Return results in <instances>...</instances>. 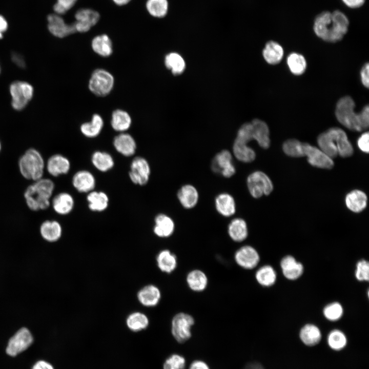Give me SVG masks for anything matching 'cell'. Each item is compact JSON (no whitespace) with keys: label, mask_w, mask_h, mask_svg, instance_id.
Segmentation results:
<instances>
[{"label":"cell","mask_w":369,"mask_h":369,"mask_svg":"<svg viewBox=\"0 0 369 369\" xmlns=\"http://www.w3.org/2000/svg\"><path fill=\"white\" fill-rule=\"evenodd\" d=\"M131 122V118L126 111L117 109L113 112L111 125L115 131L124 132L130 128Z\"/></svg>","instance_id":"34"},{"label":"cell","mask_w":369,"mask_h":369,"mask_svg":"<svg viewBox=\"0 0 369 369\" xmlns=\"http://www.w3.org/2000/svg\"><path fill=\"white\" fill-rule=\"evenodd\" d=\"M156 261L159 269L162 272L170 273L177 266V258L168 250H164L158 254Z\"/></svg>","instance_id":"37"},{"label":"cell","mask_w":369,"mask_h":369,"mask_svg":"<svg viewBox=\"0 0 369 369\" xmlns=\"http://www.w3.org/2000/svg\"><path fill=\"white\" fill-rule=\"evenodd\" d=\"M52 203L55 212L62 215L71 213L74 206L73 196L67 192H62L56 195L53 199Z\"/></svg>","instance_id":"25"},{"label":"cell","mask_w":369,"mask_h":369,"mask_svg":"<svg viewBox=\"0 0 369 369\" xmlns=\"http://www.w3.org/2000/svg\"><path fill=\"white\" fill-rule=\"evenodd\" d=\"M72 183L78 192L88 194L94 190L96 186V179L91 172L81 170L74 174Z\"/></svg>","instance_id":"17"},{"label":"cell","mask_w":369,"mask_h":369,"mask_svg":"<svg viewBox=\"0 0 369 369\" xmlns=\"http://www.w3.org/2000/svg\"><path fill=\"white\" fill-rule=\"evenodd\" d=\"M177 195L180 204L187 209L194 208L198 201V192L196 188L191 184H187L182 186Z\"/></svg>","instance_id":"22"},{"label":"cell","mask_w":369,"mask_h":369,"mask_svg":"<svg viewBox=\"0 0 369 369\" xmlns=\"http://www.w3.org/2000/svg\"><path fill=\"white\" fill-rule=\"evenodd\" d=\"M215 208L220 215L224 217L233 215L236 212V203L233 197L229 193L219 194L215 200Z\"/></svg>","instance_id":"24"},{"label":"cell","mask_w":369,"mask_h":369,"mask_svg":"<svg viewBox=\"0 0 369 369\" xmlns=\"http://www.w3.org/2000/svg\"><path fill=\"white\" fill-rule=\"evenodd\" d=\"M11 58L12 61L20 68H25V61L22 55L17 53H13L11 54Z\"/></svg>","instance_id":"54"},{"label":"cell","mask_w":369,"mask_h":369,"mask_svg":"<svg viewBox=\"0 0 369 369\" xmlns=\"http://www.w3.org/2000/svg\"><path fill=\"white\" fill-rule=\"evenodd\" d=\"M91 162L93 166L101 172H106L112 169L114 161L112 155L105 151H96L91 156Z\"/></svg>","instance_id":"31"},{"label":"cell","mask_w":369,"mask_h":369,"mask_svg":"<svg viewBox=\"0 0 369 369\" xmlns=\"http://www.w3.org/2000/svg\"><path fill=\"white\" fill-rule=\"evenodd\" d=\"M299 336L302 342L308 346H313L318 344L321 338L319 329L315 325L307 324L300 331Z\"/></svg>","instance_id":"33"},{"label":"cell","mask_w":369,"mask_h":369,"mask_svg":"<svg viewBox=\"0 0 369 369\" xmlns=\"http://www.w3.org/2000/svg\"><path fill=\"white\" fill-rule=\"evenodd\" d=\"M113 144L117 152L126 157L133 155L137 148L134 138L130 134L124 132L114 137Z\"/></svg>","instance_id":"18"},{"label":"cell","mask_w":369,"mask_h":369,"mask_svg":"<svg viewBox=\"0 0 369 369\" xmlns=\"http://www.w3.org/2000/svg\"><path fill=\"white\" fill-rule=\"evenodd\" d=\"M114 84V77L109 72L98 69L92 73L88 87L94 94L98 96H105L110 93Z\"/></svg>","instance_id":"5"},{"label":"cell","mask_w":369,"mask_h":369,"mask_svg":"<svg viewBox=\"0 0 369 369\" xmlns=\"http://www.w3.org/2000/svg\"><path fill=\"white\" fill-rule=\"evenodd\" d=\"M189 369H210V367L204 361L197 360L191 363Z\"/></svg>","instance_id":"55"},{"label":"cell","mask_w":369,"mask_h":369,"mask_svg":"<svg viewBox=\"0 0 369 369\" xmlns=\"http://www.w3.org/2000/svg\"><path fill=\"white\" fill-rule=\"evenodd\" d=\"M150 173V166L146 159L141 156H136L133 159L129 176L134 184L139 186L146 184L149 181Z\"/></svg>","instance_id":"9"},{"label":"cell","mask_w":369,"mask_h":369,"mask_svg":"<svg viewBox=\"0 0 369 369\" xmlns=\"http://www.w3.org/2000/svg\"><path fill=\"white\" fill-rule=\"evenodd\" d=\"M255 277L257 282L263 286H270L276 280V273L270 265H266L260 268L256 272Z\"/></svg>","instance_id":"42"},{"label":"cell","mask_w":369,"mask_h":369,"mask_svg":"<svg viewBox=\"0 0 369 369\" xmlns=\"http://www.w3.org/2000/svg\"><path fill=\"white\" fill-rule=\"evenodd\" d=\"M304 156H306L309 163L312 166L321 169H330L334 165V161L330 157L320 149L303 142Z\"/></svg>","instance_id":"13"},{"label":"cell","mask_w":369,"mask_h":369,"mask_svg":"<svg viewBox=\"0 0 369 369\" xmlns=\"http://www.w3.org/2000/svg\"><path fill=\"white\" fill-rule=\"evenodd\" d=\"M234 258L238 265L248 270L256 267L260 259L257 251L250 245H244L237 250Z\"/></svg>","instance_id":"16"},{"label":"cell","mask_w":369,"mask_h":369,"mask_svg":"<svg viewBox=\"0 0 369 369\" xmlns=\"http://www.w3.org/2000/svg\"><path fill=\"white\" fill-rule=\"evenodd\" d=\"M369 65L366 63L361 68L360 71L361 81L362 85L368 88L369 86Z\"/></svg>","instance_id":"52"},{"label":"cell","mask_w":369,"mask_h":369,"mask_svg":"<svg viewBox=\"0 0 369 369\" xmlns=\"http://www.w3.org/2000/svg\"><path fill=\"white\" fill-rule=\"evenodd\" d=\"M146 7L151 16L156 18H162L168 12L169 3L168 0H147Z\"/></svg>","instance_id":"41"},{"label":"cell","mask_w":369,"mask_h":369,"mask_svg":"<svg viewBox=\"0 0 369 369\" xmlns=\"http://www.w3.org/2000/svg\"><path fill=\"white\" fill-rule=\"evenodd\" d=\"M10 93L13 108L16 110H21L32 98L33 88L27 82L16 81L10 85Z\"/></svg>","instance_id":"8"},{"label":"cell","mask_w":369,"mask_h":369,"mask_svg":"<svg viewBox=\"0 0 369 369\" xmlns=\"http://www.w3.org/2000/svg\"><path fill=\"white\" fill-rule=\"evenodd\" d=\"M1 142H0V151H1Z\"/></svg>","instance_id":"60"},{"label":"cell","mask_w":369,"mask_h":369,"mask_svg":"<svg viewBox=\"0 0 369 369\" xmlns=\"http://www.w3.org/2000/svg\"><path fill=\"white\" fill-rule=\"evenodd\" d=\"M355 276L359 281H368L369 263L365 260L358 262L355 271Z\"/></svg>","instance_id":"49"},{"label":"cell","mask_w":369,"mask_h":369,"mask_svg":"<svg viewBox=\"0 0 369 369\" xmlns=\"http://www.w3.org/2000/svg\"><path fill=\"white\" fill-rule=\"evenodd\" d=\"M341 129L333 127L320 134L317 138L320 149L331 158L337 156V144Z\"/></svg>","instance_id":"11"},{"label":"cell","mask_w":369,"mask_h":369,"mask_svg":"<svg viewBox=\"0 0 369 369\" xmlns=\"http://www.w3.org/2000/svg\"><path fill=\"white\" fill-rule=\"evenodd\" d=\"M286 63L290 71L295 75L302 74L306 69L307 64L304 57L296 52L288 55Z\"/></svg>","instance_id":"40"},{"label":"cell","mask_w":369,"mask_h":369,"mask_svg":"<svg viewBox=\"0 0 369 369\" xmlns=\"http://www.w3.org/2000/svg\"><path fill=\"white\" fill-rule=\"evenodd\" d=\"M343 308L338 302H333L327 304L323 309L324 317L329 320H339L343 315Z\"/></svg>","instance_id":"47"},{"label":"cell","mask_w":369,"mask_h":369,"mask_svg":"<svg viewBox=\"0 0 369 369\" xmlns=\"http://www.w3.org/2000/svg\"><path fill=\"white\" fill-rule=\"evenodd\" d=\"M77 0H57L53 6L56 14L61 15L66 13L76 3Z\"/></svg>","instance_id":"50"},{"label":"cell","mask_w":369,"mask_h":369,"mask_svg":"<svg viewBox=\"0 0 369 369\" xmlns=\"http://www.w3.org/2000/svg\"><path fill=\"white\" fill-rule=\"evenodd\" d=\"M280 266L284 277L290 280L298 279L303 272V265L290 255L282 259Z\"/></svg>","instance_id":"20"},{"label":"cell","mask_w":369,"mask_h":369,"mask_svg":"<svg viewBox=\"0 0 369 369\" xmlns=\"http://www.w3.org/2000/svg\"><path fill=\"white\" fill-rule=\"evenodd\" d=\"M233 152L237 159L244 163L252 162L256 157L255 152L252 148L236 139L233 144Z\"/></svg>","instance_id":"35"},{"label":"cell","mask_w":369,"mask_h":369,"mask_svg":"<svg viewBox=\"0 0 369 369\" xmlns=\"http://www.w3.org/2000/svg\"><path fill=\"white\" fill-rule=\"evenodd\" d=\"M355 102L350 96L341 98L336 104V117L341 125L351 130H365L369 126V107L365 106L359 113L355 112Z\"/></svg>","instance_id":"2"},{"label":"cell","mask_w":369,"mask_h":369,"mask_svg":"<svg viewBox=\"0 0 369 369\" xmlns=\"http://www.w3.org/2000/svg\"><path fill=\"white\" fill-rule=\"evenodd\" d=\"M284 55L282 47L277 42L270 40L267 42L262 51L265 60L270 65H276L282 60Z\"/></svg>","instance_id":"28"},{"label":"cell","mask_w":369,"mask_h":369,"mask_svg":"<svg viewBox=\"0 0 369 369\" xmlns=\"http://www.w3.org/2000/svg\"><path fill=\"white\" fill-rule=\"evenodd\" d=\"M349 24L348 17L342 11L338 10L333 12L326 11L315 17L313 30L322 40L336 43L341 40L346 34Z\"/></svg>","instance_id":"1"},{"label":"cell","mask_w":369,"mask_h":369,"mask_svg":"<svg viewBox=\"0 0 369 369\" xmlns=\"http://www.w3.org/2000/svg\"><path fill=\"white\" fill-rule=\"evenodd\" d=\"M74 23L76 32L84 33L88 31L98 21L99 14L91 9H81L75 14Z\"/></svg>","instance_id":"15"},{"label":"cell","mask_w":369,"mask_h":369,"mask_svg":"<svg viewBox=\"0 0 369 369\" xmlns=\"http://www.w3.org/2000/svg\"><path fill=\"white\" fill-rule=\"evenodd\" d=\"M160 297L159 289L152 284L144 287L137 294L139 301L146 306H155L159 302Z\"/></svg>","instance_id":"27"},{"label":"cell","mask_w":369,"mask_h":369,"mask_svg":"<svg viewBox=\"0 0 369 369\" xmlns=\"http://www.w3.org/2000/svg\"><path fill=\"white\" fill-rule=\"evenodd\" d=\"M128 328L133 332H138L146 329L149 324V319L146 315L140 312L131 314L127 319Z\"/></svg>","instance_id":"44"},{"label":"cell","mask_w":369,"mask_h":369,"mask_svg":"<svg viewBox=\"0 0 369 369\" xmlns=\"http://www.w3.org/2000/svg\"><path fill=\"white\" fill-rule=\"evenodd\" d=\"M165 64L174 75L182 73L186 67L185 61L183 58L179 54L175 52L170 53L166 56Z\"/></svg>","instance_id":"43"},{"label":"cell","mask_w":369,"mask_h":369,"mask_svg":"<svg viewBox=\"0 0 369 369\" xmlns=\"http://www.w3.org/2000/svg\"><path fill=\"white\" fill-rule=\"evenodd\" d=\"M40 233L42 237L46 241L55 242L61 236V226L57 221L46 220L41 224Z\"/></svg>","instance_id":"30"},{"label":"cell","mask_w":369,"mask_h":369,"mask_svg":"<svg viewBox=\"0 0 369 369\" xmlns=\"http://www.w3.org/2000/svg\"><path fill=\"white\" fill-rule=\"evenodd\" d=\"M20 173L27 179L36 181L42 178L44 169V161L40 153L34 149H29L18 161Z\"/></svg>","instance_id":"4"},{"label":"cell","mask_w":369,"mask_h":369,"mask_svg":"<svg viewBox=\"0 0 369 369\" xmlns=\"http://www.w3.org/2000/svg\"><path fill=\"white\" fill-rule=\"evenodd\" d=\"M343 4L347 7L356 9L361 7L365 2L366 0H341Z\"/></svg>","instance_id":"53"},{"label":"cell","mask_w":369,"mask_h":369,"mask_svg":"<svg viewBox=\"0 0 369 369\" xmlns=\"http://www.w3.org/2000/svg\"><path fill=\"white\" fill-rule=\"evenodd\" d=\"M69 160L61 154H55L48 160L47 169L48 173L53 176L66 174L70 169Z\"/></svg>","instance_id":"19"},{"label":"cell","mask_w":369,"mask_h":369,"mask_svg":"<svg viewBox=\"0 0 369 369\" xmlns=\"http://www.w3.org/2000/svg\"><path fill=\"white\" fill-rule=\"evenodd\" d=\"M211 169L216 173H219L225 178H230L236 172L232 162V155L227 150H223L217 153L213 158Z\"/></svg>","instance_id":"12"},{"label":"cell","mask_w":369,"mask_h":369,"mask_svg":"<svg viewBox=\"0 0 369 369\" xmlns=\"http://www.w3.org/2000/svg\"><path fill=\"white\" fill-rule=\"evenodd\" d=\"M367 198L366 194L359 190H354L345 196V202L347 208L354 213H360L367 206Z\"/></svg>","instance_id":"23"},{"label":"cell","mask_w":369,"mask_h":369,"mask_svg":"<svg viewBox=\"0 0 369 369\" xmlns=\"http://www.w3.org/2000/svg\"><path fill=\"white\" fill-rule=\"evenodd\" d=\"M87 200L89 209L93 212H102L106 210L109 206L108 196L102 191L93 190L88 193Z\"/></svg>","instance_id":"26"},{"label":"cell","mask_w":369,"mask_h":369,"mask_svg":"<svg viewBox=\"0 0 369 369\" xmlns=\"http://www.w3.org/2000/svg\"><path fill=\"white\" fill-rule=\"evenodd\" d=\"M187 282L189 288L193 291L200 292L203 291L208 284L206 275L201 271L195 270L191 271L187 275Z\"/></svg>","instance_id":"39"},{"label":"cell","mask_w":369,"mask_h":369,"mask_svg":"<svg viewBox=\"0 0 369 369\" xmlns=\"http://www.w3.org/2000/svg\"><path fill=\"white\" fill-rule=\"evenodd\" d=\"M228 232L230 238L234 241L241 242L248 235L247 222L241 218L233 219L228 225Z\"/></svg>","instance_id":"29"},{"label":"cell","mask_w":369,"mask_h":369,"mask_svg":"<svg viewBox=\"0 0 369 369\" xmlns=\"http://www.w3.org/2000/svg\"><path fill=\"white\" fill-rule=\"evenodd\" d=\"M327 343L332 349L340 351L346 346L347 339L342 332L339 330H334L329 334Z\"/></svg>","instance_id":"46"},{"label":"cell","mask_w":369,"mask_h":369,"mask_svg":"<svg viewBox=\"0 0 369 369\" xmlns=\"http://www.w3.org/2000/svg\"><path fill=\"white\" fill-rule=\"evenodd\" d=\"M253 122L255 128V140L260 147L266 149L270 145L269 129L267 124L259 119H253Z\"/></svg>","instance_id":"38"},{"label":"cell","mask_w":369,"mask_h":369,"mask_svg":"<svg viewBox=\"0 0 369 369\" xmlns=\"http://www.w3.org/2000/svg\"><path fill=\"white\" fill-rule=\"evenodd\" d=\"M54 189L53 182L49 179H40L26 190L24 197L30 209L38 211L47 209Z\"/></svg>","instance_id":"3"},{"label":"cell","mask_w":369,"mask_h":369,"mask_svg":"<svg viewBox=\"0 0 369 369\" xmlns=\"http://www.w3.org/2000/svg\"><path fill=\"white\" fill-rule=\"evenodd\" d=\"M91 47L94 52L102 57H108L112 53V41L107 34L94 37L92 40Z\"/></svg>","instance_id":"32"},{"label":"cell","mask_w":369,"mask_h":369,"mask_svg":"<svg viewBox=\"0 0 369 369\" xmlns=\"http://www.w3.org/2000/svg\"><path fill=\"white\" fill-rule=\"evenodd\" d=\"M32 369H54V368L49 363L45 361L40 360L34 364Z\"/></svg>","instance_id":"56"},{"label":"cell","mask_w":369,"mask_h":369,"mask_svg":"<svg viewBox=\"0 0 369 369\" xmlns=\"http://www.w3.org/2000/svg\"><path fill=\"white\" fill-rule=\"evenodd\" d=\"M243 369H264V368L259 363L253 362L246 364Z\"/></svg>","instance_id":"58"},{"label":"cell","mask_w":369,"mask_h":369,"mask_svg":"<svg viewBox=\"0 0 369 369\" xmlns=\"http://www.w3.org/2000/svg\"><path fill=\"white\" fill-rule=\"evenodd\" d=\"M153 228L154 234L159 237L165 238L170 236L175 229L173 219L165 214H159L155 218Z\"/></svg>","instance_id":"21"},{"label":"cell","mask_w":369,"mask_h":369,"mask_svg":"<svg viewBox=\"0 0 369 369\" xmlns=\"http://www.w3.org/2000/svg\"><path fill=\"white\" fill-rule=\"evenodd\" d=\"M33 341L30 331L26 327H22L9 339L6 353L11 356H15L28 348Z\"/></svg>","instance_id":"10"},{"label":"cell","mask_w":369,"mask_h":369,"mask_svg":"<svg viewBox=\"0 0 369 369\" xmlns=\"http://www.w3.org/2000/svg\"><path fill=\"white\" fill-rule=\"evenodd\" d=\"M8 28V23L5 17L0 15V39L3 36V33L5 32Z\"/></svg>","instance_id":"57"},{"label":"cell","mask_w":369,"mask_h":369,"mask_svg":"<svg viewBox=\"0 0 369 369\" xmlns=\"http://www.w3.org/2000/svg\"><path fill=\"white\" fill-rule=\"evenodd\" d=\"M368 139V132H366L362 134L357 140V145L360 150L366 153H368L369 151Z\"/></svg>","instance_id":"51"},{"label":"cell","mask_w":369,"mask_h":369,"mask_svg":"<svg viewBox=\"0 0 369 369\" xmlns=\"http://www.w3.org/2000/svg\"><path fill=\"white\" fill-rule=\"evenodd\" d=\"M248 190L251 196L259 198L269 195L273 190V184L268 176L264 172L257 171L251 173L247 179Z\"/></svg>","instance_id":"6"},{"label":"cell","mask_w":369,"mask_h":369,"mask_svg":"<svg viewBox=\"0 0 369 369\" xmlns=\"http://www.w3.org/2000/svg\"><path fill=\"white\" fill-rule=\"evenodd\" d=\"M104 126L102 117L98 114L92 116L91 121L83 124L80 127L82 134L88 138H94L97 136L101 131Z\"/></svg>","instance_id":"36"},{"label":"cell","mask_w":369,"mask_h":369,"mask_svg":"<svg viewBox=\"0 0 369 369\" xmlns=\"http://www.w3.org/2000/svg\"><path fill=\"white\" fill-rule=\"evenodd\" d=\"M186 359L181 355L174 354L169 356L165 360L163 369H184Z\"/></svg>","instance_id":"48"},{"label":"cell","mask_w":369,"mask_h":369,"mask_svg":"<svg viewBox=\"0 0 369 369\" xmlns=\"http://www.w3.org/2000/svg\"><path fill=\"white\" fill-rule=\"evenodd\" d=\"M113 2L118 6L127 4L131 0H112Z\"/></svg>","instance_id":"59"},{"label":"cell","mask_w":369,"mask_h":369,"mask_svg":"<svg viewBox=\"0 0 369 369\" xmlns=\"http://www.w3.org/2000/svg\"><path fill=\"white\" fill-rule=\"evenodd\" d=\"M48 29L54 36L63 38L76 32L74 24H67L64 19L56 13L47 16Z\"/></svg>","instance_id":"14"},{"label":"cell","mask_w":369,"mask_h":369,"mask_svg":"<svg viewBox=\"0 0 369 369\" xmlns=\"http://www.w3.org/2000/svg\"><path fill=\"white\" fill-rule=\"evenodd\" d=\"M193 317L187 313H179L172 320L171 332L175 339L182 343L191 337V327L194 324Z\"/></svg>","instance_id":"7"},{"label":"cell","mask_w":369,"mask_h":369,"mask_svg":"<svg viewBox=\"0 0 369 369\" xmlns=\"http://www.w3.org/2000/svg\"><path fill=\"white\" fill-rule=\"evenodd\" d=\"M284 153L291 157H300L304 156L303 142L295 139L286 140L282 145Z\"/></svg>","instance_id":"45"}]
</instances>
